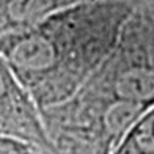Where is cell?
<instances>
[{"instance_id": "1", "label": "cell", "mask_w": 154, "mask_h": 154, "mask_svg": "<svg viewBox=\"0 0 154 154\" xmlns=\"http://www.w3.org/2000/svg\"><path fill=\"white\" fill-rule=\"evenodd\" d=\"M0 135L16 137L52 154L41 110L0 55Z\"/></svg>"}, {"instance_id": "2", "label": "cell", "mask_w": 154, "mask_h": 154, "mask_svg": "<svg viewBox=\"0 0 154 154\" xmlns=\"http://www.w3.org/2000/svg\"><path fill=\"white\" fill-rule=\"evenodd\" d=\"M94 0H0V33L39 25L57 13Z\"/></svg>"}, {"instance_id": "3", "label": "cell", "mask_w": 154, "mask_h": 154, "mask_svg": "<svg viewBox=\"0 0 154 154\" xmlns=\"http://www.w3.org/2000/svg\"><path fill=\"white\" fill-rule=\"evenodd\" d=\"M113 154H154V106L132 126Z\"/></svg>"}, {"instance_id": "4", "label": "cell", "mask_w": 154, "mask_h": 154, "mask_svg": "<svg viewBox=\"0 0 154 154\" xmlns=\"http://www.w3.org/2000/svg\"><path fill=\"white\" fill-rule=\"evenodd\" d=\"M0 154H43L36 146L16 137L0 135Z\"/></svg>"}]
</instances>
